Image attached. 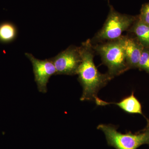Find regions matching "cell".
<instances>
[{
    "instance_id": "cell-1",
    "label": "cell",
    "mask_w": 149,
    "mask_h": 149,
    "mask_svg": "<svg viewBox=\"0 0 149 149\" xmlns=\"http://www.w3.org/2000/svg\"><path fill=\"white\" fill-rule=\"evenodd\" d=\"M81 62L77 70L78 80L83 88L81 101H94L98 97L101 89L113 79L107 73L99 72L94 61L95 51L90 39L82 43L80 47Z\"/></svg>"
},
{
    "instance_id": "cell-2",
    "label": "cell",
    "mask_w": 149,
    "mask_h": 149,
    "mask_svg": "<svg viewBox=\"0 0 149 149\" xmlns=\"http://www.w3.org/2000/svg\"><path fill=\"white\" fill-rule=\"evenodd\" d=\"M112 79L128 70L121 37L117 40L93 45Z\"/></svg>"
},
{
    "instance_id": "cell-3",
    "label": "cell",
    "mask_w": 149,
    "mask_h": 149,
    "mask_svg": "<svg viewBox=\"0 0 149 149\" xmlns=\"http://www.w3.org/2000/svg\"><path fill=\"white\" fill-rule=\"evenodd\" d=\"M137 17L120 13L110 6L109 13L103 26L91 40L93 45L117 40L128 31Z\"/></svg>"
},
{
    "instance_id": "cell-4",
    "label": "cell",
    "mask_w": 149,
    "mask_h": 149,
    "mask_svg": "<svg viewBox=\"0 0 149 149\" xmlns=\"http://www.w3.org/2000/svg\"><path fill=\"white\" fill-rule=\"evenodd\" d=\"M97 128L103 132L108 145L116 149H137L142 145H149V127L135 133H120L111 124H100Z\"/></svg>"
},
{
    "instance_id": "cell-5",
    "label": "cell",
    "mask_w": 149,
    "mask_h": 149,
    "mask_svg": "<svg viewBox=\"0 0 149 149\" xmlns=\"http://www.w3.org/2000/svg\"><path fill=\"white\" fill-rule=\"evenodd\" d=\"M56 70V74H77L81 62L80 47L70 46L51 58Z\"/></svg>"
},
{
    "instance_id": "cell-6",
    "label": "cell",
    "mask_w": 149,
    "mask_h": 149,
    "mask_svg": "<svg viewBox=\"0 0 149 149\" xmlns=\"http://www.w3.org/2000/svg\"><path fill=\"white\" fill-rule=\"evenodd\" d=\"M33 67L35 80L38 91L40 93H47V85L50 77L56 75V70L51 58L42 60L36 58L32 54L26 53Z\"/></svg>"
},
{
    "instance_id": "cell-7",
    "label": "cell",
    "mask_w": 149,
    "mask_h": 149,
    "mask_svg": "<svg viewBox=\"0 0 149 149\" xmlns=\"http://www.w3.org/2000/svg\"><path fill=\"white\" fill-rule=\"evenodd\" d=\"M121 40L128 69L138 68L144 47L136 38L122 35Z\"/></svg>"
},
{
    "instance_id": "cell-8",
    "label": "cell",
    "mask_w": 149,
    "mask_h": 149,
    "mask_svg": "<svg viewBox=\"0 0 149 149\" xmlns=\"http://www.w3.org/2000/svg\"><path fill=\"white\" fill-rule=\"evenodd\" d=\"M95 102L97 105L100 106L114 104L117 105L127 113L143 115L141 103L134 95L133 92H132L130 95L124 98L118 102L104 101L99 97L97 98Z\"/></svg>"
},
{
    "instance_id": "cell-9",
    "label": "cell",
    "mask_w": 149,
    "mask_h": 149,
    "mask_svg": "<svg viewBox=\"0 0 149 149\" xmlns=\"http://www.w3.org/2000/svg\"><path fill=\"white\" fill-rule=\"evenodd\" d=\"M133 33L144 48L149 49V26L140 20L138 17L128 30Z\"/></svg>"
},
{
    "instance_id": "cell-10",
    "label": "cell",
    "mask_w": 149,
    "mask_h": 149,
    "mask_svg": "<svg viewBox=\"0 0 149 149\" xmlns=\"http://www.w3.org/2000/svg\"><path fill=\"white\" fill-rule=\"evenodd\" d=\"M16 27L10 22L0 24V41L4 43L10 42L16 38L17 35Z\"/></svg>"
},
{
    "instance_id": "cell-11",
    "label": "cell",
    "mask_w": 149,
    "mask_h": 149,
    "mask_svg": "<svg viewBox=\"0 0 149 149\" xmlns=\"http://www.w3.org/2000/svg\"><path fill=\"white\" fill-rule=\"evenodd\" d=\"M138 68L149 74V49L144 48L138 64Z\"/></svg>"
},
{
    "instance_id": "cell-12",
    "label": "cell",
    "mask_w": 149,
    "mask_h": 149,
    "mask_svg": "<svg viewBox=\"0 0 149 149\" xmlns=\"http://www.w3.org/2000/svg\"><path fill=\"white\" fill-rule=\"evenodd\" d=\"M138 18L149 26V2L146 3L142 6L141 13Z\"/></svg>"
},
{
    "instance_id": "cell-13",
    "label": "cell",
    "mask_w": 149,
    "mask_h": 149,
    "mask_svg": "<svg viewBox=\"0 0 149 149\" xmlns=\"http://www.w3.org/2000/svg\"><path fill=\"white\" fill-rule=\"evenodd\" d=\"M147 127H149V120L148 121V124H147Z\"/></svg>"
}]
</instances>
